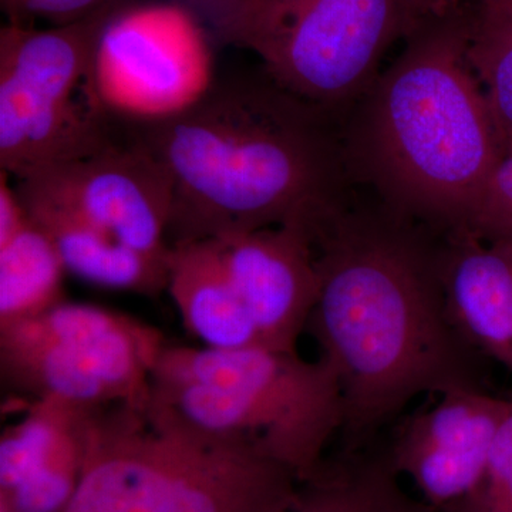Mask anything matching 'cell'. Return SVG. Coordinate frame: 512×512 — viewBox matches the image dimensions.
<instances>
[{"mask_svg":"<svg viewBox=\"0 0 512 512\" xmlns=\"http://www.w3.org/2000/svg\"><path fill=\"white\" fill-rule=\"evenodd\" d=\"M309 234L319 295L308 329L338 377L350 448L372 439L420 394L483 389L481 355L448 309V232L353 183Z\"/></svg>","mask_w":512,"mask_h":512,"instance_id":"1","label":"cell"},{"mask_svg":"<svg viewBox=\"0 0 512 512\" xmlns=\"http://www.w3.org/2000/svg\"><path fill=\"white\" fill-rule=\"evenodd\" d=\"M123 120L173 181L168 244L299 224L348 194L342 120L264 69L212 80L168 116Z\"/></svg>","mask_w":512,"mask_h":512,"instance_id":"2","label":"cell"},{"mask_svg":"<svg viewBox=\"0 0 512 512\" xmlns=\"http://www.w3.org/2000/svg\"><path fill=\"white\" fill-rule=\"evenodd\" d=\"M477 10L420 20L340 117L353 181L444 232L470 227L505 156L468 55Z\"/></svg>","mask_w":512,"mask_h":512,"instance_id":"3","label":"cell"},{"mask_svg":"<svg viewBox=\"0 0 512 512\" xmlns=\"http://www.w3.org/2000/svg\"><path fill=\"white\" fill-rule=\"evenodd\" d=\"M299 484L256 444L201 433L151 403L111 404L94 410L62 512H292Z\"/></svg>","mask_w":512,"mask_h":512,"instance_id":"4","label":"cell"},{"mask_svg":"<svg viewBox=\"0 0 512 512\" xmlns=\"http://www.w3.org/2000/svg\"><path fill=\"white\" fill-rule=\"evenodd\" d=\"M150 403L201 433L264 448L301 484L325 467L326 447L345 423L342 389L325 360L265 346L165 345Z\"/></svg>","mask_w":512,"mask_h":512,"instance_id":"5","label":"cell"},{"mask_svg":"<svg viewBox=\"0 0 512 512\" xmlns=\"http://www.w3.org/2000/svg\"><path fill=\"white\" fill-rule=\"evenodd\" d=\"M117 12L46 29L15 22L0 29V171L13 180L116 136L119 119L101 99L96 63Z\"/></svg>","mask_w":512,"mask_h":512,"instance_id":"6","label":"cell"},{"mask_svg":"<svg viewBox=\"0 0 512 512\" xmlns=\"http://www.w3.org/2000/svg\"><path fill=\"white\" fill-rule=\"evenodd\" d=\"M419 23L409 0H244L215 35L275 82L342 117Z\"/></svg>","mask_w":512,"mask_h":512,"instance_id":"7","label":"cell"},{"mask_svg":"<svg viewBox=\"0 0 512 512\" xmlns=\"http://www.w3.org/2000/svg\"><path fill=\"white\" fill-rule=\"evenodd\" d=\"M92 153L15 180L26 197L52 202L140 254L168 265L173 181L123 120Z\"/></svg>","mask_w":512,"mask_h":512,"instance_id":"8","label":"cell"},{"mask_svg":"<svg viewBox=\"0 0 512 512\" xmlns=\"http://www.w3.org/2000/svg\"><path fill=\"white\" fill-rule=\"evenodd\" d=\"M201 23L187 10L168 5H130L107 23L97 52L96 76L107 109L128 120L151 117V79L160 117L184 109L207 90ZM158 119V117H157Z\"/></svg>","mask_w":512,"mask_h":512,"instance_id":"9","label":"cell"},{"mask_svg":"<svg viewBox=\"0 0 512 512\" xmlns=\"http://www.w3.org/2000/svg\"><path fill=\"white\" fill-rule=\"evenodd\" d=\"M397 431L387 458L423 501L451 512L480 483L510 400L483 389H453Z\"/></svg>","mask_w":512,"mask_h":512,"instance_id":"10","label":"cell"},{"mask_svg":"<svg viewBox=\"0 0 512 512\" xmlns=\"http://www.w3.org/2000/svg\"><path fill=\"white\" fill-rule=\"evenodd\" d=\"M215 239L262 345L296 352L319 295L308 228L286 224Z\"/></svg>","mask_w":512,"mask_h":512,"instance_id":"11","label":"cell"},{"mask_svg":"<svg viewBox=\"0 0 512 512\" xmlns=\"http://www.w3.org/2000/svg\"><path fill=\"white\" fill-rule=\"evenodd\" d=\"M35 400L0 440V512H62L79 484L94 410Z\"/></svg>","mask_w":512,"mask_h":512,"instance_id":"12","label":"cell"},{"mask_svg":"<svg viewBox=\"0 0 512 512\" xmlns=\"http://www.w3.org/2000/svg\"><path fill=\"white\" fill-rule=\"evenodd\" d=\"M443 279L461 335L481 356L512 373V249L468 228L448 232Z\"/></svg>","mask_w":512,"mask_h":512,"instance_id":"13","label":"cell"},{"mask_svg":"<svg viewBox=\"0 0 512 512\" xmlns=\"http://www.w3.org/2000/svg\"><path fill=\"white\" fill-rule=\"evenodd\" d=\"M37 318L99 372L121 404L147 409L151 376L165 346L156 329L109 309L66 301Z\"/></svg>","mask_w":512,"mask_h":512,"instance_id":"14","label":"cell"},{"mask_svg":"<svg viewBox=\"0 0 512 512\" xmlns=\"http://www.w3.org/2000/svg\"><path fill=\"white\" fill-rule=\"evenodd\" d=\"M167 292L180 312L185 329L205 348L232 350L264 346L232 282L217 239L171 245Z\"/></svg>","mask_w":512,"mask_h":512,"instance_id":"15","label":"cell"},{"mask_svg":"<svg viewBox=\"0 0 512 512\" xmlns=\"http://www.w3.org/2000/svg\"><path fill=\"white\" fill-rule=\"evenodd\" d=\"M19 197L30 220L55 245L67 274L100 288L140 295L158 296L167 291L168 265L120 244L52 202Z\"/></svg>","mask_w":512,"mask_h":512,"instance_id":"16","label":"cell"},{"mask_svg":"<svg viewBox=\"0 0 512 512\" xmlns=\"http://www.w3.org/2000/svg\"><path fill=\"white\" fill-rule=\"evenodd\" d=\"M0 362L3 376L36 400L83 407L121 404L99 372L50 335L37 316L0 325Z\"/></svg>","mask_w":512,"mask_h":512,"instance_id":"17","label":"cell"},{"mask_svg":"<svg viewBox=\"0 0 512 512\" xmlns=\"http://www.w3.org/2000/svg\"><path fill=\"white\" fill-rule=\"evenodd\" d=\"M66 269L35 222L0 245V325L36 318L63 302Z\"/></svg>","mask_w":512,"mask_h":512,"instance_id":"18","label":"cell"},{"mask_svg":"<svg viewBox=\"0 0 512 512\" xmlns=\"http://www.w3.org/2000/svg\"><path fill=\"white\" fill-rule=\"evenodd\" d=\"M468 55L505 154H512V0H495L477 10Z\"/></svg>","mask_w":512,"mask_h":512,"instance_id":"19","label":"cell"},{"mask_svg":"<svg viewBox=\"0 0 512 512\" xmlns=\"http://www.w3.org/2000/svg\"><path fill=\"white\" fill-rule=\"evenodd\" d=\"M451 512H512V400L480 483Z\"/></svg>","mask_w":512,"mask_h":512,"instance_id":"20","label":"cell"},{"mask_svg":"<svg viewBox=\"0 0 512 512\" xmlns=\"http://www.w3.org/2000/svg\"><path fill=\"white\" fill-rule=\"evenodd\" d=\"M471 231L484 241L512 249V154H505L485 184Z\"/></svg>","mask_w":512,"mask_h":512,"instance_id":"21","label":"cell"},{"mask_svg":"<svg viewBox=\"0 0 512 512\" xmlns=\"http://www.w3.org/2000/svg\"><path fill=\"white\" fill-rule=\"evenodd\" d=\"M134 0H0L8 22L35 26L36 20L52 26L82 22L104 12L120 10Z\"/></svg>","mask_w":512,"mask_h":512,"instance_id":"22","label":"cell"},{"mask_svg":"<svg viewBox=\"0 0 512 512\" xmlns=\"http://www.w3.org/2000/svg\"><path fill=\"white\" fill-rule=\"evenodd\" d=\"M168 2L187 10L215 36L237 13L244 0H168Z\"/></svg>","mask_w":512,"mask_h":512,"instance_id":"23","label":"cell"},{"mask_svg":"<svg viewBox=\"0 0 512 512\" xmlns=\"http://www.w3.org/2000/svg\"><path fill=\"white\" fill-rule=\"evenodd\" d=\"M495 0H409L417 19L423 20L433 16L450 15L461 10L480 9Z\"/></svg>","mask_w":512,"mask_h":512,"instance_id":"24","label":"cell"}]
</instances>
